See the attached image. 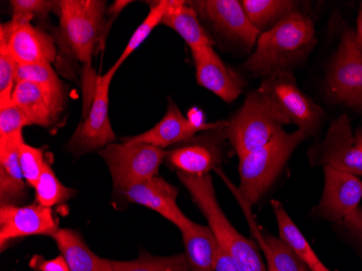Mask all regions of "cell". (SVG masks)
Segmentation results:
<instances>
[{
    "label": "cell",
    "mask_w": 362,
    "mask_h": 271,
    "mask_svg": "<svg viewBox=\"0 0 362 271\" xmlns=\"http://www.w3.org/2000/svg\"><path fill=\"white\" fill-rule=\"evenodd\" d=\"M316 44L313 20L302 12H294L260 34L243 70L265 79L276 73L290 72L291 67L310 54Z\"/></svg>",
    "instance_id": "obj_1"
},
{
    "label": "cell",
    "mask_w": 362,
    "mask_h": 271,
    "mask_svg": "<svg viewBox=\"0 0 362 271\" xmlns=\"http://www.w3.org/2000/svg\"><path fill=\"white\" fill-rule=\"evenodd\" d=\"M177 176L204 215L219 248L233 258L239 270L268 271L257 246L240 233L223 213L211 177L209 175L192 176L179 172H177Z\"/></svg>",
    "instance_id": "obj_2"
},
{
    "label": "cell",
    "mask_w": 362,
    "mask_h": 271,
    "mask_svg": "<svg viewBox=\"0 0 362 271\" xmlns=\"http://www.w3.org/2000/svg\"><path fill=\"white\" fill-rule=\"evenodd\" d=\"M290 124L284 110L260 86L247 95L241 109L226 121L223 128L226 137L241 158L267 144Z\"/></svg>",
    "instance_id": "obj_3"
},
{
    "label": "cell",
    "mask_w": 362,
    "mask_h": 271,
    "mask_svg": "<svg viewBox=\"0 0 362 271\" xmlns=\"http://www.w3.org/2000/svg\"><path fill=\"white\" fill-rule=\"evenodd\" d=\"M105 8L107 1L100 0H60L57 6L63 47L84 64L85 74L91 70L95 50L105 38Z\"/></svg>",
    "instance_id": "obj_4"
},
{
    "label": "cell",
    "mask_w": 362,
    "mask_h": 271,
    "mask_svg": "<svg viewBox=\"0 0 362 271\" xmlns=\"http://www.w3.org/2000/svg\"><path fill=\"white\" fill-rule=\"evenodd\" d=\"M308 137L302 130H281L265 146L239 158L240 195L255 205L286 166L298 146Z\"/></svg>",
    "instance_id": "obj_5"
},
{
    "label": "cell",
    "mask_w": 362,
    "mask_h": 271,
    "mask_svg": "<svg viewBox=\"0 0 362 271\" xmlns=\"http://www.w3.org/2000/svg\"><path fill=\"white\" fill-rule=\"evenodd\" d=\"M166 154L164 149L152 144L127 142H114L99 151L109 167L112 183L117 192L158 176Z\"/></svg>",
    "instance_id": "obj_6"
},
{
    "label": "cell",
    "mask_w": 362,
    "mask_h": 271,
    "mask_svg": "<svg viewBox=\"0 0 362 271\" xmlns=\"http://www.w3.org/2000/svg\"><path fill=\"white\" fill-rule=\"evenodd\" d=\"M117 69H111L97 77L95 95L86 117L79 124L66 144V150L74 156H83L91 151H100L114 144L117 137L109 116L110 87Z\"/></svg>",
    "instance_id": "obj_7"
},
{
    "label": "cell",
    "mask_w": 362,
    "mask_h": 271,
    "mask_svg": "<svg viewBox=\"0 0 362 271\" xmlns=\"http://www.w3.org/2000/svg\"><path fill=\"white\" fill-rule=\"evenodd\" d=\"M327 91L339 103L362 110V47L351 28H344L327 79Z\"/></svg>",
    "instance_id": "obj_8"
},
{
    "label": "cell",
    "mask_w": 362,
    "mask_h": 271,
    "mask_svg": "<svg viewBox=\"0 0 362 271\" xmlns=\"http://www.w3.org/2000/svg\"><path fill=\"white\" fill-rule=\"evenodd\" d=\"M260 86L265 89L284 110L298 129L307 136L314 134L322 124L325 112L307 97L300 88L291 72L276 73L264 79Z\"/></svg>",
    "instance_id": "obj_9"
},
{
    "label": "cell",
    "mask_w": 362,
    "mask_h": 271,
    "mask_svg": "<svg viewBox=\"0 0 362 271\" xmlns=\"http://www.w3.org/2000/svg\"><path fill=\"white\" fill-rule=\"evenodd\" d=\"M325 188L318 205L311 214L319 219L341 223L360 207L362 179L356 175L323 166Z\"/></svg>",
    "instance_id": "obj_10"
},
{
    "label": "cell",
    "mask_w": 362,
    "mask_h": 271,
    "mask_svg": "<svg viewBox=\"0 0 362 271\" xmlns=\"http://www.w3.org/2000/svg\"><path fill=\"white\" fill-rule=\"evenodd\" d=\"M200 19L207 22L221 35L246 47H253L262 32L246 16L241 1L238 0H195L189 1Z\"/></svg>",
    "instance_id": "obj_11"
},
{
    "label": "cell",
    "mask_w": 362,
    "mask_h": 271,
    "mask_svg": "<svg viewBox=\"0 0 362 271\" xmlns=\"http://www.w3.org/2000/svg\"><path fill=\"white\" fill-rule=\"evenodd\" d=\"M0 47L7 49L19 65L52 63L57 59L54 38L32 23L9 21L1 24Z\"/></svg>",
    "instance_id": "obj_12"
},
{
    "label": "cell",
    "mask_w": 362,
    "mask_h": 271,
    "mask_svg": "<svg viewBox=\"0 0 362 271\" xmlns=\"http://www.w3.org/2000/svg\"><path fill=\"white\" fill-rule=\"evenodd\" d=\"M52 209L42 205H0V248L9 242L32 236H54L59 231Z\"/></svg>",
    "instance_id": "obj_13"
},
{
    "label": "cell",
    "mask_w": 362,
    "mask_h": 271,
    "mask_svg": "<svg viewBox=\"0 0 362 271\" xmlns=\"http://www.w3.org/2000/svg\"><path fill=\"white\" fill-rule=\"evenodd\" d=\"M317 162L322 166L362 176V150L358 146L346 114L331 124L317 151Z\"/></svg>",
    "instance_id": "obj_14"
},
{
    "label": "cell",
    "mask_w": 362,
    "mask_h": 271,
    "mask_svg": "<svg viewBox=\"0 0 362 271\" xmlns=\"http://www.w3.org/2000/svg\"><path fill=\"white\" fill-rule=\"evenodd\" d=\"M226 122L204 123L193 121L192 118L186 117L181 113L176 103L170 100L165 115L154 127L137 136L123 138V142H141L164 149L173 144L188 142L195 137L197 132L223 128Z\"/></svg>",
    "instance_id": "obj_15"
},
{
    "label": "cell",
    "mask_w": 362,
    "mask_h": 271,
    "mask_svg": "<svg viewBox=\"0 0 362 271\" xmlns=\"http://www.w3.org/2000/svg\"><path fill=\"white\" fill-rule=\"evenodd\" d=\"M195 77L200 86L215 93L225 103H233L244 88V81L230 69L218 56L213 46L193 50Z\"/></svg>",
    "instance_id": "obj_16"
},
{
    "label": "cell",
    "mask_w": 362,
    "mask_h": 271,
    "mask_svg": "<svg viewBox=\"0 0 362 271\" xmlns=\"http://www.w3.org/2000/svg\"><path fill=\"white\" fill-rule=\"evenodd\" d=\"M12 103L24 112L30 125L52 127L59 121L64 109L65 91L18 81Z\"/></svg>",
    "instance_id": "obj_17"
},
{
    "label": "cell",
    "mask_w": 362,
    "mask_h": 271,
    "mask_svg": "<svg viewBox=\"0 0 362 271\" xmlns=\"http://www.w3.org/2000/svg\"><path fill=\"white\" fill-rule=\"evenodd\" d=\"M126 200L148 207L174 224L177 228L188 223L189 218L177 204L178 190L165 179L156 176L119 191Z\"/></svg>",
    "instance_id": "obj_18"
},
{
    "label": "cell",
    "mask_w": 362,
    "mask_h": 271,
    "mask_svg": "<svg viewBox=\"0 0 362 271\" xmlns=\"http://www.w3.org/2000/svg\"><path fill=\"white\" fill-rule=\"evenodd\" d=\"M219 176L226 181L231 192L235 195V199L239 202L240 207L245 214L246 219L251 228L252 233L258 242V246L267 258V269L274 271H311L309 267L298 258V254L280 238L270 233H262L258 228L253 214L251 212V205L240 195L239 191L233 183L228 180L227 176L221 171H217Z\"/></svg>",
    "instance_id": "obj_19"
},
{
    "label": "cell",
    "mask_w": 362,
    "mask_h": 271,
    "mask_svg": "<svg viewBox=\"0 0 362 271\" xmlns=\"http://www.w3.org/2000/svg\"><path fill=\"white\" fill-rule=\"evenodd\" d=\"M166 162L176 172L192 176L209 175L223 160L221 146L209 136L191 138L166 154Z\"/></svg>",
    "instance_id": "obj_20"
},
{
    "label": "cell",
    "mask_w": 362,
    "mask_h": 271,
    "mask_svg": "<svg viewBox=\"0 0 362 271\" xmlns=\"http://www.w3.org/2000/svg\"><path fill=\"white\" fill-rule=\"evenodd\" d=\"M190 271H215L218 243L209 226L189 220L179 228Z\"/></svg>",
    "instance_id": "obj_21"
},
{
    "label": "cell",
    "mask_w": 362,
    "mask_h": 271,
    "mask_svg": "<svg viewBox=\"0 0 362 271\" xmlns=\"http://www.w3.org/2000/svg\"><path fill=\"white\" fill-rule=\"evenodd\" d=\"M70 271H113L112 260L98 256L75 230L64 228L52 236Z\"/></svg>",
    "instance_id": "obj_22"
},
{
    "label": "cell",
    "mask_w": 362,
    "mask_h": 271,
    "mask_svg": "<svg viewBox=\"0 0 362 271\" xmlns=\"http://www.w3.org/2000/svg\"><path fill=\"white\" fill-rule=\"evenodd\" d=\"M163 25L172 28L190 47L191 52L213 46V40L201 24L200 16L191 7L189 1L172 0L163 18Z\"/></svg>",
    "instance_id": "obj_23"
},
{
    "label": "cell",
    "mask_w": 362,
    "mask_h": 271,
    "mask_svg": "<svg viewBox=\"0 0 362 271\" xmlns=\"http://www.w3.org/2000/svg\"><path fill=\"white\" fill-rule=\"evenodd\" d=\"M21 142L0 144V205H16L28 197V183L24 179L19 158Z\"/></svg>",
    "instance_id": "obj_24"
},
{
    "label": "cell",
    "mask_w": 362,
    "mask_h": 271,
    "mask_svg": "<svg viewBox=\"0 0 362 271\" xmlns=\"http://www.w3.org/2000/svg\"><path fill=\"white\" fill-rule=\"evenodd\" d=\"M272 207L278 224L279 238L286 242L298 254V258L309 267L311 271H327L329 268L321 262L300 228L288 215L286 207L276 200H272Z\"/></svg>",
    "instance_id": "obj_25"
},
{
    "label": "cell",
    "mask_w": 362,
    "mask_h": 271,
    "mask_svg": "<svg viewBox=\"0 0 362 271\" xmlns=\"http://www.w3.org/2000/svg\"><path fill=\"white\" fill-rule=\"evenodd\" d=\"M241 5L250 21L262 33L298 11V1L292 0H242Z\"/></svg>",
    "instance_id": "obj_26"
},
{
    "label": "cell",
    "mask_w": 362,
    "mask_h": 271,
    "mask_svg": "<svg viewBox=\"0 0 362 271\" xmlns=\"http://www.w3.org/2000/svg\"><path fill=\"white\" fill-rule=\"evenodd\" d=\"M113 271H190L186 254L153 256L144 253L137 260H112Z\"/></svg>",
    "instance_id": "obj_27"
},
{
    "label": "cell",
    "mask_w": 362,
    "mask_h": 271,
    "mask_svg": "<svg viewBox=\"0 0 362 271\" xmlns=\"http://www.w3.org/2000/svg\"><path fill=\"white\" fill-rule=\"evenodd\" d=\"M170 1L172 0H160V1L149 3V13L146 16L144 22L136 28L133 36L130 38L129 42L126 45L124 52H122L117 62L114 63L113 67L115 69L119 70L122 64L146 42V38H149L150 34L153 32L154 28L162 24L163 18H164L168 7H170Z\"/></svg>",
    "instance_id": "obj_28"
},
{
    "label": "cell",
    "mask_w": 362,
    "mask_h": 271,
    "mask_svg": "<svg viewBox=\"0 0 362 271\" xmlns=\"http://www.w3.org/2000/svg\"><path fill=\"white\" fill-rule=\"evenodd\" d=\"M34 190H35L36 203L49 209L62 204L75 195V191L73 189L65 187L59 180L48 161L45 165L44 171L37 183L34 187Z\"/></svg>",
    "instance_id": "obj_29"
},
{
    "label": "cell",
    "mask_w": 362,
    "mask_h": 271,
    "mask_svg": "<svg viewBox=\"0 0 362 271\" xmlns=\"http://www.w3.org/2000/svg\"><path fill=\"white\" fill-rule=\"evenodd\" d=\"M30 126L24 112L13 103L0 107V144L23 142V129Z\"/></svg>",
    "instance_id": "obj_30"
},
{
    "label": "cell",
    "mask_w": 362,
    "mask_h": 271,
    "mask_svg": "<svg viewBox=\"0 0 362 271\" xmlns=\"http://www.w3.org/2000/svg\"><path fill=\"white\" fill-rule=\"evenodd\" d=\"M16 81L37 83L40 86L64 91V83L50 62L19 65L16 71Z\"/></svg>",
    "instance_id": "obj_31"
},
{
    "label": "cell",
    "mask_w": 362,
    "mask_h": 271,
    "mask_svg": "<svg viewBox=\"0 0 362 271\" xmlns=\"http://www.w3.org/2000/svg\"><path fill=\"white\" fill-rule=\"evenodd\" d=\"M19 158L24 179L28 187L34 188L46 165L44 152L42 149L35 148L25 142H22L19 144Z\"/></svg>",
    "instance_id": "obj_32"
},
{
    "label": "cell",
    "mask_w": 362,
    "mask_h": 271,
    "mask_svg": "<svg viewBox=\"0 0 362 271\" xmlns=\"http://www.w3.org/2000/svg\"><path fill=\"white\" fill-rule=\"evenodd\" d=\"M11 21L16 23H30L35 16L45 18L49 12L56 10L58 1L47 0H12Z\"/></svg>",
    "instance_id": "obj_33"
},
{
    "label": "cell",
    "mask_w": 362,
    "mask_h": 271,
    "mask_svg": "<svg viewBox=\"0 0 362 271\" xmlns=\"http://www.w3.org/2000/svg\"><path fill=\"white\" fill-rule=\"evenodd\" d=\"M19 64L7 49L0 47V107L12 103L16 83V71Z\"/></svg>",
    "instance_id": "obj_34"
},
{
    "label": "cell",
    "mask_w": 362,
    "mask_h": 271,
    "mask_svg": "<svg viewBox=\"0 0 362 271\" xmlns=\"http://www.w3.org/2000/svg\"><path fill=\"white\" fill-rule=\"evenodd\" d=\"M341 224L362 250V207L349 214Z\"/></svg>",
    "instance_id": "obj_35"
},
{
    "label": "cell",
    "mask_w": 362,
    "mask_h": 271,
    "mask_svg": "<svg viewBox=\"0 0 362 271\" xmlns=\"http://www.w3.org/2000/svg\"><path fill=\"white\" fill-rule=\"evenodd\" d=\"M30 267L35 271H70L68 263L61 254L54 260H49L35 255L30 260Z\"/></svg>",
    "instance_id": "obj_36"
},
{
    "label": "cell",
    "mask_w": 362,
    "mask_h": 271,
    "mask_svg": "<svg viewBox=\"0 0 362 271\" xmlns=\"http://www.w3.org/2000/svg\"><path fill=\"white\" fill-rule=\"evenodd\" d=\"M215 271H240L237 264L231 256L228 255L225 250L218 248L216 263H215Z\"/></svg>",
    "instance_id": "obj_37"
},
{
    "label": "cell",
    "mask_w": 362,
    "mask_h": 271,
    "mask_svg": "<svg viewBox=\"0 0 362 271\" xmlns=\"http://www.w3.org/2000/svg\"><path fill=\"white\" fill-rule=\"evenodd\" d=\"M355 33L358 42L362 47V3L360 4L359 13H358L357 19V30Z\"/></svg>",
    "instance_id": "obj_38"
},
{
    "label": "cell",
    "mask_w": 362,
    "mask_h": 271,
    "mask_svg": "<svg viewBox=\"0 0 362 271\" xmlns=\"http://www.w3.org/2000/svg\"><path fill=\"white\" fill-rule=\"evenodd\" d=\"M355 137L358 146L362 150V129L358 130L357 134H355Z\"/></svg>",
    "instance_id": "obj_39"
},
{
    "label": "cell",
    "mask_w": 362,
    "mask_h": 271,
    "mask_svg": "<svg viewBox=\"0 0 362 271\" xmlns=\"http://www.w3.org/2000/svg\"><path fill=\"white\" fill-rule=\"evenodd\" d=\"M268 271H274V270H272V269H268Z\"/></svg>",
    "instance_id": "obj_40"
},
{
    "label": "cell",
    "mask_w": 362,
    "mask_h": 271,
    "mask_svg": "<svg viewBox=\"0 0 362 271\" xmlns=\"http://www.w3.org/2000/svg\"><path fill=\"white\" fill-rule=\"evenodd\" d=\"M327 271H331V270H330V269H327Z\"/></svg>",
    "instance_id": "obj_41"
}]
</instances>
